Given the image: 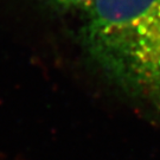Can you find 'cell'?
<instances>
[{"mask_svg":"<svg viewBox=\"0 0 160 160\" xmlns=\"http://www.w3.org/2000/svg\"><path fill=\"white\" fill-rule=\"evenodd\" d=\"M82 16L88 55L125 88L160 103V0H92Z\"/></svg>","mask_w":160,"mask_h":160,"instance_id":"1","label":"cell"},{"mask_svg":"<svg viewBox=\"0 0 160 160\" xmlns=\"http://www.w3.org/2000/svg\"><path fill=\"white\" fill-rule=\"evenodd\" d=\"M44 1L61 12L65 13L80 12L81 14L92 2V0H44Z\"/></svg>","mask_w":160,"mask_h":160,"instance_id":"2","label":"cell"}]
</instances>
